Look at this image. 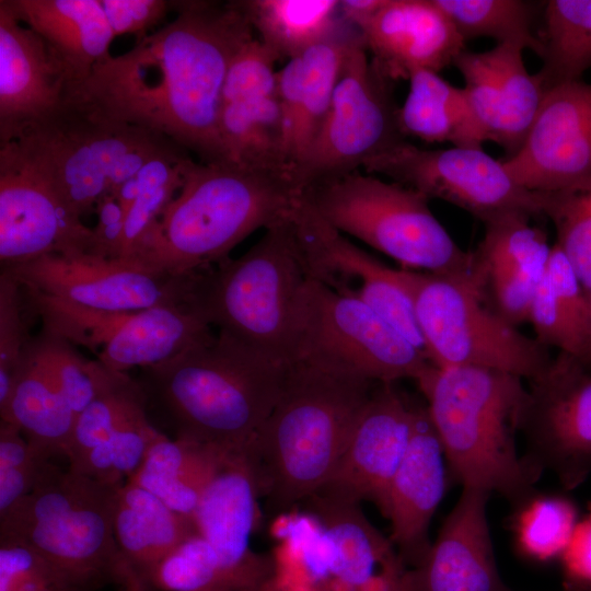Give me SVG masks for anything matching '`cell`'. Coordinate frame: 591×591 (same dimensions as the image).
<instances>
[{
	"instance_id": "6da1fadb",
	"label": "cell",
	"mask_w": 591,
	"mask_h": 591,
	"mask_svg": "<svg viewBox=\"0 0 591 591\" xmlns=\"http://www.w3.org/2000/svg\"><path fill=\"white\" fill-rule=\"evenodd\" d=\"M172 9V22L95 66L67 88L66 99L166 137L199 162L225 163L221 94L233 58L255 30L239 0H179Z\"/></svg>"
},
{
	"instance_id": "7a4b0ae2",
	"label": "cell",
	"mask_w": 591,
	"mask_h": 591,
	"mask_svg": "<svg viewBox=\"0 0 591 591\" xmlns=\"http://www.w3.org/2000/svg\"><path fill=\"white\" fill-rule=\"evenodd\" d=\"M375 383L305 361L286 363L278 401L246 452L270 512L289 510L326 484Z\"/></svg>"
},
{
	"instance_id": "3957f363",
	"label": "cell",
	"mask_w": 591,
	"mask_h": 591,
	"mask_svg": "<svg viewBox=\"0 0 591 591\" xmlns=\"http://www.w3.org/2000/svg\"><path fill=\"white\" fill-rule=\"evenodd\" d=\"M301 195L289 174L192 159L131 258L176 277L193 275L228 258L255 230L287 220Z\"/></svg>"
},
{
	"instance_id": "277c9868",
	"label": "cell",
	"mask_w": 591,
	"mask_h": 591,
	"mask_svg": "<svg viewBox=\"0 0 591 591\" xmlns=\"http://www.w3.org/2000/svg\"><path fill=\"white\" fill-rule=\"evenodd\" d=\"M285 367L224 334L144 368L175 437L223 455L246 453L273 412Z\"/></svg>"
},
{
	"instance_id": "5b68a950",
	"label": "cell",
	"mask_w": 591,
	"mask_h": 591,
	"mask_svg": "<svg viewBox=\"0 0 591 591\" xmlns=\"http://www.w3.org/2000/svg\"><path fill=\"white\" fill-rule=\"evenodd\" d=\"M416 382L450 480L499 494L513 507L536 491L542 473L515 443L526 398L523 379L487 368L431 366Z\"/></svg>"
},
{
	"instance_id": "8992f818",
	"label": "cell",
	"mask_w": 591,
	"mask_h": 591,
	"mask_svg": "<svg viewBox=\"0 0 591 591\" xmlns=\"http://www.w3.org/2000/svg\"><path fill=\"white\" fill-rule=\"evenodd\" d=\"M118 488L49 461L32 491L0 515V544L30 548L77 591H146L115 538Z\"/></svg>"
},
{
	"instance_id": "52a82bcc",
	"label": "cell",
	"mask_w": 591,
	"mask_h": 591,
	"mask_svg": "<svg viewBox=\"0 0 591 591\" xmlns=\"http://www.w3.org/2000/svg\"><path fill=\"white\" fill-rule=\"evenodd\" d=\"M308 280L290 216L242 256L190 275L187 306L218 333L286 364Z\"/></svg>"
},
{
	"instance_id": "ba28073f",
	"label": "cell",
	"mask_w": 591,
	"mask_h": 591,
	"mask_svg": "<svg viewBox=\"0 0 591 591\" xmlns=\"http://www.w3.org/2000/svg\"><path fill=\"white\" fill-rule=\"evenodd\" d=\"M302 196L337 231L361 240L405 269L472 273L471 252L456 244L430 210L429 199L414 188L357 170L315 183Z\"/></svg>"
},
{
	"instance_id": "9c48e42d",
	"label": "cell",
	"mask_w": 591,
	"mask_h": 591,
	"mask_svg": "<svg viewBox=\"0 0 591 591\" xmlns=\"http://www.w3.org/2000/svg\"><path fill=\"white\" fill-rule=\"evenodd\" d=\"M16 139L34 150L80 218L150 160L184 150L166 137L107 118L66 97L54 115Z\"/></svg>"
},
{
	"instance_id": "30bf717a",
	"label": "cell",
	"mask_w": 591,
	"mask_h": 591,
	"mask_svg": "<svg viewBox=\"0 0 591 591\" xmlns=\"http://www.w3.org/2000/svg\"><path fill=\"white\" fill-rule=\"evenodd\" d=\"M406 278L431 364L487 368L528 381L549 364V348L500 316L472 273L454 276L406 269Z\"/></svg>"
},
{
	"instance_id": "8fae6325",
	"label": "cell",
	"mask_w": 591,
	"mask_h": 591,
	"mask_svg": "<svg viewBox=\"0 0 591 591\" xmlns=\"http://www.w3.org/2000/svg\"><path fill=\"white\" fill-rule=\"evenodd\" d=\"M294 360L384 383L416 381L433 366L370 306L310 278L298 308Z\"/></svg>"
},
{
	"instance_id": "7c38bea8",
	"label": "cell",
	"mask_w": 591,
	"mask_h": 591,
	"mask_svg": "<svg viewBox=\"0 0 591 591\" xmlns=\"http://www.w3.org/2000/svg\"><path fill=\"white\" fill-rule=\"evenodd\" d=\"M22 289L27 312L39 317L44 329L84 347L116 372L153 366L212 335L211 326L186 305L107 312Z\"/></svg>"
},
{
	"instance_id": "4fadbf2b",
	"label": "cell",
	"mask_w": 591,
	"mask_h": 591,
	"mask_svg": "<svg viewBox=\"0 0 591 591\" xmlns=\"http://www.w3.org/2000/svg\"><path fill=\"white\" fill-rule=\"evenodd\" d=\"M362 169L460 207L484 223L513 212L544 216L546 194L520 186L483 148L428 150L401 140Z\"/></svg>"
},
{
	"instance_id": "5bb4252c",
	"label": "cell",
	"mask_w": 591,
	"mask_h": 591,
	"mask_svg": "<svg viewBox=\"0 0 591 591\" xmlns=\"http://www.w3.org/2000/svg\"><path fill=\"white\" fill-rule=\"evenodd\" d=\"M366 50L362 38L352 46L323 125L293 173L301 193L321 181L359 170L402 140L391 81L379 72Z\"/></svg>"
},
{
	"instance_id": "9a60e30c",
	"label": "cell",
	"mask_w": 591,
	"mask_h": 591,
	"mask_svg": "<svg viewBox=\"0 0 591 591\" xmlns=\"http://www.w3.org/2000/svg\"><path fill=\"white\" fill-rule=\"evenodd\" d=\"M92 229L63 199L22 139L0 143V263L8 268L50 254L90 253Z\"/></svg>"
},
{
	"instance_id": "2e32d148",
	"label": "cell",
	"mask_w": 591,
	"mask_h": 591,
	"mask_svg": "<svg viewBox=\"0 0 591 591\" xmlns=\"http://www.w3.org/2000/svg\"><path fill=\"white\" fill-rule=\"evenodd\" d=\"M520 433L524 456L571 490L591 475V368L558 351L528 381Z\"/></svg>"
},
{
	"instance_id": "e0dca14e",
	"label": "cell",
	"mask_w": 591,
	"mask_h": 591,
	"mask_svg": "<svg viewBox=\"0 0 591 591\" xmlns=\"http://www.w3.org/2000/svg\"><path fill=\"white\" fill-rule=\"evenodd\" d=\"M1 269L24 289L93 310L121 312L187 306L190 275L176 277L136 258L50 254Z\"/></svg>"
},
{
	"instance_id": "ac0fdd59",
	"label": "cell",
	"mask_w": 591,
	"mask_h": 591,
	"mask_svg": "<svg viewBox=\"0 0 591 591\" xmlns=\"http://www.w3.org/2000/svg\"><path fill=\"white\" fill-rule=\"evenodd\" d=\"M291 221L310 279L367 304L412 345L421 343L405 269H392L359 248L302 195Z\"/></svg>"
},
{
	"instance_id": "d6986e66",
	"label": "cell",
	"mask_w": 591,
	"mask_h": 591,
	"mask_svg": "<svg viewBox=\"0 0 591 591\" xmlns=\"http://www.w3.org/2000/svg\"><path fill=\"white\" fill-rule=\"evenodd\" d=\"M523 188L568 193L591 183V83L548 90L520 148L501 160Z\"/></svg>"
},
{
	"instance_id": "ffe728a7",
	"label": "cell",
	"mask_w": 591,
	"mask_h": 591,
	"mask_svg": "<svg viewBox=\"0 0 591 591\" xmlns=\"http://www.w3.org/2000/svg\"><path fill=\"white\" fill-rule=\"evenodd\" d=\"M416 406L394 386L376 382L346 448L317 491L373 502L385 517L392 479L408 449Z\"/></svg>"
},
{
	"instance_id": "44dd1931",
	"label": "cell",
	"mask_w": 591,
	"mask_h": 591,
	"mask_svg": "<svg viewBox=\"0 0 591 591\" xmlns=\"http://www.w3.org/2000/svg\"><path fill=\"white\" fill-rule=\"evenodd\" d=\"M518 44H496L489 50H464L454 61L464 80L467 102L488 141L512 155L525 139L546 91L523 59Z\"/></svg>"
},
{
	"instance_id": "7402d4cb",
	"label": "cell",
	"mask_w": 591,
	"mask_h": 591,
	"mask_svg": "<svg viewBox=\"0 0 591 591\" xmlns=\"http://www.w3.org/2000/svg\"><path fill=\"white\" fill-rule=\"evenodd\" d=\"M489 496L462 488L421 561L406 570L403 591H513L496 564L487 519Z\"/></svg>"
},
{
	"instance_id": "603a6c76",
	"label": "cell",
	"mask_w": 591,
	"mask_h": 591,
	"mask_svg": "<svg viewBox=\"0 0 591 591\" xmlns=\"http://www.w3.org/2000/svg\"><path fill=\"white\" fill-rule=\"evenodd\" d=\"M68 84L65 68L46 43L0 0V143L54 115Z\"/></svg>"
},
{
	"instance_id": "cb8c5ba5",
	"label": "cell",
	"mask_w": 591,
	"mask_h": 591,
	"mask_svg": "<svg viewBox=\"0 0 591 591\" xmlns=\"http://www.w3.org/2000/svg\"><path fill=\"white\" fill-rule=\"evenodd\" d=\"M532 218L513 212L486 222L482 241L471 252L472 274L487 303L514 326L528 322L552 251Z\"/></svg>"
},
{
	"instance_id": "d4e9b609",
	"label": "cell",
	"mask_w": 591,
	"mask_h": 591,
	"mask_svg": "<svg viewBox=\"0 0 591 591\" xmlns=\"http://www.w3.org/2000/svg\"><path fill=\"white\" fill-rule=\"evenodd\" d=\"M372 63L390 81L417 70L439 72L465 50V40L433 0H384L359 28Z\"/></svg>"
},
{
	"instance_id": "484cf974",
	"label": "cell",
	"mask_w": 591,
	"mask_h": 591,
	"mask_svg": "<svg viewBox=\"0 0 591 591\" xmlns=\"http://www.w3.org/2000/svg\"><path fill=\"white\" fill-rule=\"evenodd\" d=\"M450 480L442 445L426 406L417 405L413 436L390 486L385 518L391 542L407 568L418 565L428 532Z\"/></svg>"
},
{
	"instance_id": "4316f807",
	"label": "cell",
	"mask_w": 591,
	"mask_h": 591,
	"mask_svg": "<svg viewBox=\"0 0 591 591\" xmlns=\"http://www.w3.org/2000/svg\"><path fill=\"white\" fill-rule=\"evenodd\" d=\"M305 501L328 542V591H403L408 568L391 540L366 519L359 502L323 491Z\"/></svg>"
},
{
	"instance_id": "83f0119b",
	"label": "cell",
	"mask_w": 591,
	"mask_h": 591,
	"mask_svg": "<svg viewBox=\"0 0 591 591\" xmlns=\"http://www.w3.org/2000/svg\"><path fill=\"white\" fill-rule=\"evenodd\" d=\"M360 39V34H339L289 59L277 72L276 97L292 176L323 125L345 61Z\"/></svg>"
},
{
	"instance_id": "f1b7e54d",
	"label": "cell",
	"mask_w": 591,
	"mask_h": 591,
	"mask_svg": "<svg viewBox=\"0 0 591 591\" xmlns=\"http://www.w3.org/2000/svg\"><path fill=\"white\" fill-rule=\"evenodd\" d=\"M258 486L247 453L229 456L206 488L194 513L197 532L230 569L254 570L277 563L251 548Z\"/></svg>"
},
{
	"instance_id": "f546056e",
	"label": "cell",
	"mask_w": 591,
	"mask_h": 591,
	"mask_svg": "<svg viewBox=\"0 0 591 591\" xmlns=\"http://www.w3.org/2000/svg\"><path fill=\"white\" fill-rule=\"evenodd\" d=\"M60 61L69 85L84 81L106 60L115 37L101 0H5Z\"/></svg>"
},
{
	"instance_id": "4dcf8cb0",
	"label": "cell",
	"mask_w": 591,
	"mask_h": 591,
	"mask_svg": "<svg viewBox=\"0 0 591 591\" xmlns=\"http://www.w3.org/2000/svg\"><path fill=\"white\" fill-rule=\"evenodd\" d=\"M114 533L124 559L147 591L157 566L197 530L193 519L127 480L116 493Z\"/></svg>"
},
{
	"instance_id": "1f68e13d",
	"label": "cell",
	"mask_w": 591,
	"mask_h": 591,
	"mask_svg": "<svg viewBox=\"0 0 591 591\" xmlns=\"http://www.w3.org/2000/svg\"><path fill=\"white\" fill-rule=\"evenodd\" d=\"M528 322L541 344L571 355L591 368L588 293L556 243L552 245L545 273L534 293Z\"/></svg>"
},
{
	"instance_id": "d6a6232c",
	"label": "cell",
	"mask_w": 591,
	"mask_h": 591,
	"mask_svg": "<svg viewBox=\"0 0 591 591\" xmlns=\"http://www.w3.org/2000/svg\"><path fill=\"white\" fill-rule=\"evenodd\" d=\"M228 457L210 447L161 433L128 480L193 519L201 496Z\"/></svg>"
},
{
	"instance_id": "836d02e7",
	"label": "cell",
	"mask_w": 591,
	"mask_h": 591,
	"mask_svg": "<svg viewBox=\"0 0 591 591\" xmlns=\"http://www.w3.org/2000/svg\"><path fill=\"white\" fill-rule=\"evenodd\" d=\"M408 80V94L397 111L402 136L426 142H449L453 147L483 148L488 138L463 89L429 70H417Z\"/></svg>"
},
{
	"instance_id": "e575fe53",
	"label": "cell",
	"mask_w": 591,
	"mask_h": 591,
	"mask_svg": "<svg viewBox=\"0 0 591 591\" xmlns=\"http://www.w3.org/2000/svg\"><path fill=\"white\" fill-rule=\"evenodd\" d=\"M76 416L28 345L10 395L0 407L1 420L16 427L31 445L51 460L59 454L66 457Z\"/></svg>"
},
{
	"instance_id": "d590c367",
	"label": "cell",
	"mask_w": 591,
	"mask_h": 591,
	"mask_svg": "<svg viewBox=\"0 0 591 591\" xmlns=\"http://www.w3.org/2000/svg\"><path fill=\"white\" fill-rule=\"evenodd\" d=\"M218 131L225 163L292 176L276 95L222 103Z\"/></svg>"
},
{
	"instance_id": "8d00e7d4",
	"label": "cell",
	"mask_w": 591,
	"mask_h": 591,
	"mask_svg": "<svg viewBox=\"0 0 591 591\" xmlns=\"http://www.w3.org/2000/svg\"><path fill=\"white\" fill-rule=\"evenodd\" d=\"M259 39L292 59L340 34L337 0H239Z\"/></svg>"
},
{
	"instance_id": "74e56055",
	"label": "cell",
	"mask_w": 591,
	"mask_h": 591,
	"mask_svg": "<svg viewBox=\"0 0 591 591\" xmlns=\"http://www.w3.org/2000/svg\"><path fill=\"white\" fill-rule=\"evenodd\" d=\"M538 72L545 91L580 81L591 68V0H551L545 4Z\"/></svg>"
},
{
	"instance_id": "f35d334b",
	"label": "cell",
	"mask_w": 591,
	"mask_h": 591,
	"mask_svg": "<svg viewBox=\"0 0 591 591\" xmlns=\"http://www.w3.org/2000/svg\"><path fill=\"white\" fill-rule=\"evenodd\" d=\"M457 32L468 40L489 37L497 44H518L538 57L542 40L532 30L533 4L522 0H433Z\"/></svg>"
},
{
	"instance_id": "ab89813d",
	"label": "cell",
	"mask_w": 591,
	"mask_h": 591,
	"mask_svg": "<svg viewBox=\"0 0 591 591\" xmlns=\"http://www.w3.org/2000/svg\"><path fill=\"white\" fill-rule=\"evenodd\" d=\"M147 403L148 396L142 384L126 372H119L111 384L77 414L66 452L68 464L119 429L148 416Z\"/></svg>"
},
{
	"instance_id": "60d3db41",
	"label": "cell",
	"mask_w": 591,
	"mask_h": 591,
	"mask_svg": "<svg viewBox=\"0 0 591 591\" xmlns=\"http://www.w3.org/2000/svg\"><path fill=\"white\" fill-rule=\"evenodd\" d=\"M579 518L569 498L535 491L514 507L511 524L515 547L534 561L559 559Z\"/></svg>"
},
{
	"instance_id": "b9f144b4",
	"label": "cell",
	"mask_w": 591,
	"mask_h": 591,
	"mask_svg": "<svg viewBox=\"0 0 591 591\" xmlns=\"http://www.w3.org/2000/svg\"><path fill=\"white\" fill-rule=\"evenodd\" d=\"M30 350L76 414L119 373L97 360L84 358L73 344L44 328L32 338Z\"/></svg>"
},
{
	"instance_id": "7bdbcfd3",
	"label": "cell",
	"mask_w": 591,
	"mask_h": 591,
	"mask_svg": "<svg viewBox=\"0 0 591 591\" xmlns=\"http://www.w3.org/2000/svg\"><path fill=\"white\" fill-rule=\"evenodd\" d=\"M189 152L179 150L150 160L137 174L138 196L125 220L121 255L134 257L142 237L179 190Z\"/></svg>"
},
{
	"instance_id": "ee69618b",
	"label": "cell",
	"mask_w": 591,
	"mask_h": 591,
	"mask_svg": "<svg viewBox=\"0 0 591 591\" xmlns=\"http://www.w3.org/2000/svg\"><path fill=\"white\" fill-rule=\"evenodd\" d=\"M160 434L146 416L119 429L68 467L104 485L120 487L138 470Z\"/></svg>"
},
{
	"instance_id": "f6af8a7d",
	"label": "cell",
	"mask_w": 591,
	"mask_h": 591,
	"mask_svg": "<svg viewBox=\"0 0 591 591\" xmlns=\"http://www.w3.org/2000/svg\"><path fill=\"white\" fill-rule=\"evenodd\" d=\"M544 216L554 223L555 243L588 291L591 286V183L568 193L546 194Z\"/></svg>"
},
{
	"instance_id": "bcb514c9",
	"label": "cell",
	"mask_w": 591,
	"mask_h": 591,
	"mask_svg": "<svg viewBox=\"0 0 591 591\" xmlns=\"http://www.w3.org/2000/svg\"><path fill=\"white\" fill-rule=\"evenodd\" d=\"M23 289L7 270L0 274V407L10 395L16 371L32 340L24 317Z\"/></svg>"
},
{
	"instance_id": "7dc6e473",
	"label": "cell",
	"mask_w": 591,
	"mask_h": 591,
	"mask_svg": "<svg viewBox=\"0 0 591 591\" xmlns=\"http://www.w3.org/2000/svg\"><path fill=\"white\" fill-rule=\"evenodd\" d=\"M279 57L259 38L247 42L233 58L223 85L221 104L276 95Z\"/></svg>"
},
{
	"instance_id": "c3c4849f",
	"label": "cell",
	"mask_w": 591,
	"mask_h": 591,
	"mask_svg": "<svg viewBox=\"0 0 591 591\" xmlns=\"http://www.w3.org/2000/svg\"><path fill=\"white\" fill-rule=\"evenodd\" d=\"M0 591H77L30 548L0 544Z\"/></svg>"
},
{
	"instance_id": "681fc988",
	"label": "cell",
	"mask_w": 591,
	"mask_h": 591,
	"mask_svg": "<svg viewBox=\"0 0 591 591\" xmlns=\"http://www.w3.org/2000/svg\"><path fill=\"white\" fill-rule=\"evenodd\" d=\"M101 4L114 35L131 34L137 42L162 23L172 9V1L166 0H101Z\"/></svg>"
},
{
	"instance_id": "f907efd6",
	"label": "cell",
	"mask_w": 591,
	"mask_h": 591,
	"mask_svg": "<svg viewBox=\"0 0 591 591\" xmlns=\"http://www.w3.org/2000/svg\"><path fill=\"white\" fill-rule=\"evenodd\" d=\"M559 560L569 589L591 591V506L579 518Z\"/></svg>"
},
{
	"instance_id": "816d5d0a",
	"label": "cell",
	"mask_w": 591,
	"mask_h": 591,
	"mask_svg": "<svg viewBox=\"0 0 591 591\" xmlns=\"http://www.w3.org/2000/svg\"><path fill=\"white\" fill-rule=\"evenodd\" d=\"M97 221L92 229V246L88 254L105 258H119L126 215L117 197L108 193L94 208Z\"/></svg>"
},
{
	"instance_id": "f5cc1de1",
	"label": "cell",
	"mask_w": 591,
	"mask_h": 591,
	"mask_svg": "<svg viewBox=\"0 0 591 591\" xmlns=\"http://www.w3.org/2000/svg\"><path fill=\"white\" fill-rule=\"evenodd\" d=\"M384 3V0H343L340 14L345 22H350L359 28Z\"/></svg>"
},
{
	"instance_id": "db71d44e",
	"label": "cell",
	"mask_w": 591,
	"mask_h": 591,
	"mask_svg": "<svg viewBox=\"0 0 591 591\" xmlns=\"http://www.w3.org/2000/svg\"><path fill=\"white\" fill-rule=\"evenodd\" d=\"M587 293H588V298H589L590 313H591V286H590L589 290L587 291Z\"/></svg>"
},
{
	"instance_id": "11a10c76",
	"label": "cell",
	"mask_w": 591,
	"mask_h": 591,
	"mask_svg": "<svg viewBox=\"0 0 591 591\" xmlns=\"http://www.w3.org/2000/svg\"><path fill=\"white\" fill-rule=\"evenodd\" d=\"M116 591H139V590H134V589H117Z\"/></svg>"
},
{
	"instance_id": "9f6ffc18",
	"label": "cell",
	"mask_w": 591,
	"mask_h": 591,
	"mask_svg": "<svg viewBox=\"0 0 591 591\" xmlns=\"http://www.w3.org/2000/svg\"><path fill=\"white\" fill-rule=\"evenodd\" d=\"M567 591H578V590H573V589H568Z\"/></svg>"
}]
</instances>
